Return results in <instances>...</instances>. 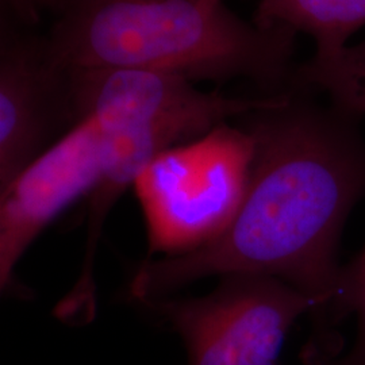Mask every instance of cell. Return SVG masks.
Listing matches in <instances>:
<instances>
[{
	"label": "cell",
	"instance_id": "6da1fadb",
	"mask_svg": "<svg viewBox=\"0 0 365 365\" xmlns=\"http://www.w3.org/2000/svg\"><path fill=\"white\" fill-rule=\"evenodd\" d=\"M253 140L248 190L229 227L192 252L145 261L131 279L140 303L170 297L196 280L248 274L280 279L313 302L306 365L339 352L342 267L337 245L365 195V141L357 119L288 91L244 115Z\"/></svg>",
	"mask_w": 365,
	"mask_h": 365
},
{
	"label": "cell",
	"instance_id": "7a4b0ae2",
	"mask_svg": "<svg viewBox=\"0 0 365 365\" xmlns=\"http://www.w3.org/2000/svg\"><path fill=\"white\" fill-rule=\"evenodd\" d=\"M297 33L238 16L226 0H66L46 38L66 69L133 68L190 81L247 78L289 91Z\"/></svg>",
	"mask_w": 365,
	"mask_h": 365
},
{
	"label": "cell",
	"instance_id": "3957f363",
	"mask_svg": "<svg viewBox=\"0 0 365 365\" xmlns=\"http://www.w3.org/2000/svg\"><path fill=\"white\" fill-rule=\"evenodd\" d=\"M252 157V135L226 122L150 163L133 185L149 256L184 255L221 235L247 194Z\"/></svg>",
	"mask_w": 365,
	"mask_h": 365
},
{
	"label": "cell",
	"instance_id": "277c9868",
	"mask_svg": "<svg viewBox=\"0 0 365 365\" xmlns=\"http://www.w3.org/2000/svg\"><path fill=\"white\" fill-rule=\"evenodd\" d=\"M199 298L143 303L180 336L187 365H277L288 331L313 302L286 282L264 274L222 276Z\"/></svg>",
	"mask_w": 365,
	"mask_h": 365
},
{
	"label": "cell",
	"instance_id": "5b68a950",
	"mask_svg": "<svg viewBox=\"0 0 365 365\" xmlns=\"http://www.w3.org/2000/svg\"><path fill=\"white\" fill-rule=\"evenodd\" d=\"M76 126L69 71L46 38L0 34V191Z\"/></svg>",
	"mask_w": 365,
	"mask_h": 365
},
{
	"label": "cell",
	"instance_id": "8992f818",
	"mask_svg": "<svg viewBox=\"0 0 365 365\" xmlns=\"http://www.w3.org/2000/svg\"><path fill=\"white\" fill-rule=\"evenodd\" d=\"M103 130L83 120L0 191V289L7 294L27 249L53 221L90 195L102 170Z\"/></svg>",
	"mask_w": 365,
	"mask_h": 365
},
{
	"label": "cell",
	"instance_id": "52a82bcc",
	"mask_svg": "<svg viewBox=\"0 0 365 365\" xmlns=\"http://www.w3.org/2000/svg\"><path fill=\"white\" fill-rule=\"evenodd\" d=\"M76 125L93 120L119 129L215 102L221 92L200 91L192 81L133 68L68 69Z\"/></svg>",
	"mask_w": 365,
	"mask_h": 365
},
{
	"label": "cell",
	"instance_id": "ba28073f",
	"mask_svg": "<svg viewBox=\"0 0 365 365\" xmlns=\"http://www.w3.org/2000/svg\"><path fill=\"white\" fill-rule=\"evenodd\" d=\"M255 19L264 27L286 26L315 41V61L337 56L365 26V0H255Z\"/></svg>",
	"mask_w": 365,
	"mask_h": 365
},
{
	"label": "cell",
	"instance_id": "9c48e42d",
	"mask_svg": "<svg viewBox=\"0 0 365 365\" xmlns=\"http://www.w3.org/2000/svg\"><path fill=\"white\" fill-rule=\"evenodd\" d=\"M325 91L341 113L360 120L365 117V39L348 45L333 58L295 66L289 91Z\"/></svg>",
	"mask_w": 365,
	"mask_h": 365
},
{
	"label": "cell",
	"instance_id": "30bf717a",
	"mask_svg": "<svg viewBox=\"0 0 365 365\" xmlns=\"http://www.w3.org/2000/svg\"><path fill=\"white\" fill-rule=\"evenodd\" d=\"M1 3L18 22L31 26L39 22L45 10L56 9L60 11L66 0H1Z\"/></svg>",
	"mask_w": 365,
	"mask_h": 365
}]
</instances>
